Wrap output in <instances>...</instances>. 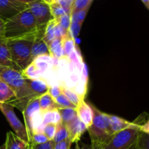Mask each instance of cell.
I'll return each instance as SVG.
<instances>
[{
  "instance_id": "6da1fadb",
  "label": "cell",
  "mask_w": 149,
  "mask_h": 149,
  "mask_svg": "<svg viewBox=\"0 0 149 149\" xmlns=\"http://www.w3.org/2000/svg\"><path fill=\"white\" fill-rule=\"evenodd\" d=\"M0 79L10 86L15 95L13 101L7 103L17 108L21 112L32 99L37 97L31 90L27 82L28 79L25 77L22 71L0 65Z\"/></svg>"
},
{
  "instance_id": "7a4b0ae2",
  "label": "cell",
  "mask_w": 149,
  "mask_h": 149,
  "mask_svg": "<svg viewBox=\"0 0 149 149\" xmlns=\"http://www.w3.org/2000/svg\"><path fill=\"white\" fill-rule=\"evenodd\" d=\"M36 31L23 36L7 39L12 61L22 72L33 62L31 50Z\"/></svg>"
},
{
  "instance_id": "3957f363",
  "label": "cell",
  "mask_w": 149,
  "mask_h": 149,
  "mask_svg": "<svg viewBox=\"0 0 149 149\" xmlns=\"http://www.w3.org/2000/svg\"><path fill=\"white\" fill-rule=\"evenodd\" d=\"M94 116L91 126L87 128L91 141L90 149H102L114 134L111 130L109 114L93 106Z\"/></svg>"
},
{
  "instance_id": "277c9868",
  "label": "cell",
  "mask_w": 149,
  "mask_h": 149,
  "mask_svg": "<svg viewBox=\"0 0 149 149\" xmlns=\"http://www.w3.org/2000/svg\"><path fill=\"white\" fill-rule=\"evenodd\" d=\"M38 29L36 20L29 8L5 20L6 39L23 36Z\"/></svg>"
},
{
  "instance_id": "5b68a950",
  "label": "cell",
  "mask_w": 149,
  "mask_h": 149,
  "mask_svg": "<svg viewBox=\"0 0 149 149\" xmlns=\"http://www.w3.org/2000/svg\"><path fill=\"white\" fill-rule=\"evenodd\" d=\"M22 113L24 118V125L27 131L29 144L31 145L33 134L36 132H42L40 130L41 126L43 125L42 113L39 108V97L32 99Z\"/></svg>"
},
{
  "instance_id": "8992f818",
  "label": "cell",
  "mask_w": 149,
  "mask_h": 149,
  "mask_svg": "<svg viewBox=\"0 0 149 149\" xmlns=\"http://www.w3.org/2000/svg\"><path fill=\"white\" fill-rule=\"evenodd\" d=\"M133 127L115 133L102 149H136L139 133V124L135 122Z\"/></svg>"
},
{
  "instance_id": "52a82bcc",
  "label": "cell",
  "mask_w": 149,
  "mask_h": 149,
  "mask_svg": "<svg viewBox=\"0 0 149 149\" xmlns=\"http://www.w3.org/2000/svg\"><path fill=\"white\" fill-rule=\"evenodd\" d=\"M0 110L2 112L4 116L7 119L11 127L13 128L14 133L19 138L29 144V137H28L27 131L26 127L22 123L15 114L14 111V107L9 103H1L0 104ZM30 145V144H29Z\"/></svg>"
},
{
  "instance_id": "ba28073f",
  "label": "cell",
  "mask_w": 149,
  "mask_h": 149,
  "mask_svg": "<svg viewBox=\"0 0 149 149\" xmlns=\"http://www.w3.org/2000/svg\"><path fill=\"white\" fill-rule=\"evenodd\" d=\"M28 8L36 20L38 29L46 26L52 20L49 5L45 0L30 1Z\"/></svg>"
},
{
  "instance_id": "9c48e42d",
  "label": "cell",
  "mask_w": 149,
  "mask_h": 149,
  "mask_svg": "<svg viewBox=\"0 0 149 149\" xmlns=\"http://www.w3.org/2000/svg\"><path fill=\"white\" fill-rule=\"evenodd\" d=\"M30 1L0 0V17L4 20L16 15L28 8Z\"/></svg>"
},
{
  "instance_id": "30bf717a",
  "label": "cell",
  "mask_w": 149,
  "mask_h": 149,
  "mask_svg": "<svg viewBox=\"0 0 149 149\" xmlns=\"http://www.w3.org/2000/svg\"><path fill=\"white\" fill-rule=\"evenodd\" d=\"M45 29H46V26H44V27L39 28L36 31L31 50V56L33 61L36 58L41 56H50L49 47L44 41Z\"/></svg>"
},
{
  "instance_id": "8fae6325",
  "label": "cell",
  "mask_w": 149,
  "mask_h": 149,
  "mask_svg": "<svg viewBox=\"0 0 149 149\" xmlns=\"http://www.w3.org/2000/svg\"><path fill=\"white\" fill-rule=\"evenodd\" d=\"M77 117L85 125L87 129L90 127L93 123L94 116L93 106L88 104L84 99H82L77 106Z\"/></svg>"
},
{
  "instance_id": "7c38bea8",
  "label": "cell",
  "mask_w": 149,
  "mask_h": 149,
  "mask_svg": "<svg viewBox=\"0 0 149 149\" xmlns=\"http://www.w3.org/2000/svg\"><path fill=\"white\" fill-rule=\"evenodd\" d=\"M65 126L68 130V139L72 143H75L77 144L83 134L87 130L85 125L79 119L78 117Z\"/></svg>"
},
{
  "instance_id": "4fadbf2b",
  "label": "cell",
  "mask_w": 149,
  "mask_h": 149,
  "mask_svg": "<svg viewBox=\"0 0 149 149\" xmlns=\"http://www.w3.org/2000/svg\"><path fill=\"white\" fill-rule=\"evenodd\" d=\"M0 65L11 67L17 71H20L12 61L6 38H0Z\"/></svg>"
},
{
  "instance_id": "5bb4252c",
  "label": "cell",
  "mask_w": 149,
  "mask_h": 149,
  "mask_svg": "<svg viewBox=\"0 0 149 149\" xmlns=\"http://www.w3.org/2000/svg\"><path fill=\"white\" fill-rule=\"evenodd\" d=\"M28 84L31 90L36 97H39L42 95L48 93L49 86L45 79L41 78L34 79H27Z\"/></svg>"
},
{
  "instance_id": "9a60e30c",
  "label": "cell",
  "mask_w": 149,
  "mask_h": 149,
  "mask_svg": "<svg viewBox=\"0 0 149 149\" xmlns=\"http://www.w3.org/2000/svg\"><path fill=\"white\" fill-rule=\"evenodd\" d=\"M109 118L111 130L113 134L120 132L124 130L128 129L135 125V122H129V121H127L119 116H114V115L109 114Z\"/></svg>"
},
{
  "instance_id": "2e32d148",
  "label": "cell",
  "mask_w": 149,
  "mask_h": 149,
  "mask_svg": "<svg viewBox=\"0 0 149 149\" xmlns=\"http://www.w3.org/2000/svg\"><path fill=\"white\" fill-rule=\"evenodd\" d=\"M29 146V144L22 141L12 131L7 133L4 149H28Z\"/></svg>"
},
{
  "instance_id": "e0dca14e",
  "label": "cell",
  "mask_w": 149,
  "mask_h": 149,
  "mask_svg": "<svg viewBox=\"0 0 149 149\" xmlns=\"http://www.w3.org/2000/svg\"><path fill=\"white\" fill-rule=\"evenodd\" d=\"M39 104L42 113L52 110V109H58L55 100L49 93H45L39 97Z\"/></svg>"
},
{
  "instance_id": "ac0fdd59",
  "label": "cell",
  "mask_w": 149,
  "mask_h": 149,
  "mask_svg": "<svg viewBox=\"0 0 149 149\" xmlns=\"http://www.w3.org/2000/svg\"><path fill=\"white\" fill-rule=\"evenodd\" d=\"M49 53L52 58L61 59L65 56L64 53L63 47V40L60 39H55L50 45H49Z\"/></svg>"
},
{
  "instance_id": "d6986e66",
  "label": "cell",
  "mask_w": 149,
  "mask_h": 149,
  "mask_svg": "<svg viewBox=\"0 0 149 149\" xmlns=\"http://www.w3.org/2000/svg\"><path fill=\"white\" fill-rule=\"evenodd\" d=\"M61 117V122L64 125H67L77 118V109L73 108H58Z\"/></svg>"
},
{
  "instance_id": "ffe728a7",
  "label": "cell",
  "mask_w": 149,
  "mask_h": 149,
  "mask_svg": "<svg viewBox=\"0 0 149 149\" xmlns=\"http://www.w3.org/2000/svg\"><path fill=\"white\" fill-rule=\"evenodd\" d=\"M42 122H43V126L47 124H54L58 125V124L61 123V117L58 109H52L42 113Z\"/></svg>"
},
{
  "instance_id": "44dd1931",
  "label": "cell",
  "mask_w": 149,
  "mask_h": 149,
  "mask_svg": "<svg viewBox=\"0 0 149 149\" xmlns=\"http://www.w3.org/2000/svg\"><path fill=\"white\" fill-rule=\"evenodd\" d=\"M13 97H15L14 91L8 84L0 80V104L8 103Z\"/></svg>"
},
{
  "instance_id": "7402d4cb",
  "label": "cell",
  "mask_w": 149,
  "mask_h": 149,
  "mask_svg": "<svg viewBox=\"0 0 149 149\" xmlns=\"http://www.w3.org/2000/svg\"><path fill=\"white\" fill-rule=\"evenodd\" d=\"M45 1H46V2L49 5L52 19H54V20H58L60 17H62L63 15L66 14L65 10L61 7V5L58 4L57 0H49V1L45 0Z\"/></svg>"
},
{
  "instance_id": "603a6c76",
  "label": "cell",
  "mask_w": 149,
  "mask_h": 149,
  "mask_svg": "<svg viewBox=\"0 0 149 149\" xmlns=\"http://www.w3.org/2000/svg\"><path fill=\"white\" fill-rule=\"evenodd\" d=\"M56 24V20L52 19L46 26L45 35H44V41L47 45L48 47L51 42L55 39V26Z\"/></svg>"
},
{
  "instance_id": "cb8c5ba5",
  "label": "cell",
  "mask_w": 149,
  "mask_h": 149,
  "mask_svg": "<svg viewBox=\"0 0 149 149\" xmlns=\"http://www.w3.org/2000/svg\"><path fill=\"white\" fill-rule=\"evenodd\" d=\"M61 90H62V93L68 99L71 103H72L74 106H77L79 103L81 102V100L82 99H84V97L79 95L77 93H74L72 90H69L68 88L65 87H61Z\"/></svg>"
},
{
  "instance_id": "d4e9b609",
  "label": "cell",
  "mask_w": 149,
  "mask_h": 149,
  "mask_svg": "<svg viewBox=\"0 0 149 149\" xmlns=\"http://www.w3.org/2000/svg\"><path fill=\"white\" fill-rule=\"evenodd\" d=\"M68 130H67L65 125H64L62 123V122H61V123L58 124V125H57L56 132H55L53 141L55 142V143H58L61 142V141H65V140L68 139Z\"/></svg>"
},
{
  "instance_id": "484cf974",
  "label": "cell",
  "mask_w": 149,
  "mask_h": 149,
  "mask_svg": "<svg viewBox=\"0 0 149 149\" xmlns=\"http://www.w3.org/2000/svg\"><path fill=\"white\" fill-rule=\"evenodd\" d=\"M93 0H74L71 11V15L77 12L84 10L86 7L91 6Z\"/></svg>"
},
{
  "instance_id": "4316f807",
  "label": "cell",
  "mask_w": 149,
  "mask_h": 149,
  "mask_svg": "<svg viewBox=\"0 0 149 149\" xmlns=\"http://www.w3.org/2000/svg\"><path fill=\"white\" fill-rule=\"evenodd\" d=\"M136 149H149V135L140 132L136 141Z\"/></svg>"
},
{
  "instance_id": "83f0119b",
  "label": "cell",
  "mask_w": 149,
  "mask_h": 149,
  "mask_svg": "<svg viewBox=\"0 0 149 149\" xmlns=\"http://www.w3.org/2000/svg\"><path fill=\"white\" fill-rule=\"evenodd\" d=\"M90 7L91 6H89V7H86L84 10H81L71 15V23H80V24H83V22H84V19H85L86 16L88 13Z\"/></svg>"
},
{
  "instance_id": "f1b7e54d",
  "label": "cell",
  "mask_w": 149,
  "mask_h": 149,
  "mask_svg": "<svg viewBox=\"0 0 149 149\" xmlns=\"http://www.w3.org/2000/svg\"><path fill=\"white\" fill-rule=\"evenodd\" d=\"M54 100H55V103L57 105V108H73V109H77V106H74L72 103H71L63 94H61V95H59Z\"/></svg>"
},
{
  "instance_id": "f546056e",
  "label": "cell",
  "mask_w": 149,
  "mask_h": 149,
  "mask_svg": "<svg viewBox=\"0 0 149 149\" xmlns=\"http://www.w3.org/2000/svg\"><path fill=\"white\" fill-rule=\"evenodd\" d=\"M57 125L54 124H47L45 125L42 128V132L47 138L48 141H53L56 132Z\"/></svg>"
},
{
  "instance_id": "4dcf8cb0",
  "label": "cell",
  "mask_w": 149,
  "mask_h": 149,
  "mask_svg": "<svg viewBox=\"0 0 149 149\" xmlns=\"http://www.w3.org/2000/svg\"><path fill=\"white\" fill-rule=\"evenodd\" d=\"M58 24L63 28V29L65 31L68 32L70 29V26L71 24V17L70 14H65L60 17L59 19L56 20Z\"/></svg>"
},
{
  "instance_id": "1f68e13d",
  "label": "cell",
  "mask_w": 149,
  "mask_h": 149,
  "mask_svg": "<svg viewBox=\"0 0 149 149\" xmlns=\"http://www.w3.org/2000/svg\"><path fill=\"white\" fill-rule=\"evenodd\" d=\"M47 141H48L47 138L45 136L43 132H34L32 135L31 145H32V144H43L47 143Z\"/></svg>"
},
{
  "instance_id": "d6a6232c",
  "label": "cell",
  "mask_w": 149,
  "mask_h": 149,
  "mask_svg": "<svg viewBox=\"0 0 149 149\" xmlns=\"http://www.w3.org/2000/svg\"><path fill=\"white\" fill-rule=\"evenodd\" d=\"M81 26H82V24H80V23H71L69 31H68V33H69L71 38L76 39V38L78 36L79 33L80 31H81Z\"/></svg>"
},
{
  "instance_id": "836d02e7",
  "label": "cell",
  "mask_w": 149,
  "mask_h": 149,
  "mask_svg": "<svg viewBox=\"0 0 149 149\" xmlns=\"http://www.w3.org/2000/svg\"><path fill=\"white\" fill-rule=\"evenodd\" d=\"M57 1L61 5V7L65 10L66 14L71 15V7L74 3V0H57Z\"/></svg>"
},
{
  "instance_id": "e575fe53",
  "label": "cell",
  "mask_w": 149,
  "mask_h": 149,
  "mask_svg": "<svg viewBox=\"0 0 149 149\" xmlns=\"http://www.w3.org/2000/svg\"><path fill=\"white\" fill-rule=\"evenodd\" d=\"M55 142L49 141L43 144H32L31 145L32 149H55Z\"/></svg>"
},
{
  "instance_id": "d590c367",
  "label": "cell",
  "mask_w": 149,
  "mask_h": 149,
  "mask_svg": "<svg viewBox=\"0 0 149 149\" xmlns=\"http://www.w3.org/2000/svg\"><path fill=\"white\" fill-rule=\"evenodd\" d=\"M48 93L50 94V95L54 99H55L58 96L61 95V94H63L61 86H52V87H49Z\"/></svg>"
},
{
  "instance_id": "8d00e7d4",
  "label": "cell",
  "mask_w": 149,
  "mask_h": 149,
  "mask_svg": "<svg viewBox=\"0 0 149 149\" xmlns=\"http://www.w3.org/2000/svg\"><path fill=\"white\" fill-rule=\"evenodd\" d=\"M71 145H72V143L68 138V139L65 140V141H63L61 142L58 143H55V149H70Z\"/></svg>"
},
{
  "instance_id": "74e56055",
  "label": "cell",
  "mask_w": 149,
  "mask_h": 149,
  "mask_svg": "<svg viewBox=\"0 0 149 149\" xmlns=\"http://www.w3.org/2000/svg\"><path fill=\"white\" fill-rule=\"evenodd\" d=\"M139 131L149 135V119L146 121L143 124L139 125Z\"/></svg>"
},
{
  "instance_id": "f35d334b",
  "label": "cell",
  "mask_w": 149,
  "mask_h": 149,
  "mask_svg": "<svg viewBox=\"0 0 149 149\" xmlns=\"http://www.w3.org/2000/svg\"><path fill=\"white\" fill-rule=\"evenodd\" d=\"M5 20L0 17V38H5Z\"/></svg>"
},
{
  "instance_id": "ab89813d",
  "label": "cell",
  "mask_w": 149,
  "mask_h": 149,
  "mask_svg": "<svg viewBox=\"0 0 149 149\" xmlns=\"http://www.w3.org/2000/svg\"><path fill=\"white\" fill-rule=\"evenodd\" d=\"M142 2L143 3L144 5L146 7V8L149 10V0H143Z\"/></svg>"
},
{
  "instance_id": "60d3db41",
  "label": "cell",
  "mask_w": 149,
  "mask_h": 149,
  "mask_svg": "<svg viewBox=\"0 0 149 149\" xmlns=\"http://www.w3.org/2000/svg\"><path fill=\"white\" fill-rule=\"evenodd\" d=\"M75 149H81V148H80L79 147L78 144H77V146H76V148Z\"/></svg>"
},
{
  "instance_id": "b9f144b4",
  "label": "cell",
  "mask_w": 149,
  "mask_h": 149,
  "mask_svg": "<svg viewBox=\"0 0 149 149\" xmlns=\"http://www.w3.org/2000/svg\"><path fill=\"white\" fill-rule=\"evenodd\" d=\"M28 149H32V148H31V145H30V146H29V148H28Z\"/></svg>"
},
{
  "instance_id": "7bdbcfd3",
  "label": "cell",
  "mask_w": 149,
  "mask_h": 149,
  "mask_svg": "<svg viewBox=\"0 0 149 149\" xmlns=\"http://www.w3.org/2000/svg\"><path fill=\"white\" fill-rule=\"evenodd\" d=\"M0 80H1V79H0Z\"/></svg>"
}]
</instances>
